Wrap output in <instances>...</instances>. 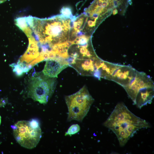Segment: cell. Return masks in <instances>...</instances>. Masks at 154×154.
<instances>
[{
  "instance_id": "6da1fadb",
  "label": "cell",
  "mask_w": 154,
  "mask_h": 154,
  "mask_svg": "<svg viewBox=\"0 0 154 154\" xmlns=\"http://www.w3.org/2000/svg\"><path fill=\"white\" fill-rule=\"evenodd\" d=\"M60 16L40 19L27 17L25 23L34 35L31 39L39 46L52 50L56 45L64 43L68 38L70 20Z\"/></svg>"
},
{
  "instance_id": "7a4b0ae2",
  "label": "cell",
  "mask_w": 154,
  "mask_h": 154,
  "mask_svg": "<svg viewBox=\"0 0 154 154\" xmlns=\"http://www.w3.org/2000/svg\"><path fill=\"white\" fill-rule=\"evenodd\" d=\"M103 125L115 134L121 147L139 130L150 127L148 122L135 115L122 102L116 105Z\"/></svg>"
},
{
  "instance_id": "3957f363",
  "label": "cell",
  "mask_w": 154,
  "mask_h": 154,
  "mask_svg": "<svg viewBox=\"0 0 154 154\" xmlns=\"http://www.w3.org/2000/svg\"><path fill=\"white\" fill-rule=\"evenodd\" d=\"M56 78L36 72L29 78L26 91L27 96L41 104H45L52 95L57 84Z\"/></svg>"
},
{
  "instance_id": "277c9868",
  "label": "cell",
  "mask_w": 154,
  "mask_h": 154,
  "mask_svg": "<svg viewBox=\"0 0 154 154\" xmlns=\"http://www.w3.org/2000/svg\"><path fill=\"white\" fill-rule=\"evenodd\" d=\"M65 100L68 109L67 121L81 122L88 113L94 99L85 85L75 93L66 96Z\"/></svg>"
},
{
  "instance_id": "5b68a950",
  "label": "cell",
  "mask_w": 154,
  "mask_h": 154,
  "mask_svg": "<svg viewBox=\"0 0 154 154\" xmlns=\"http://www.w3.org/2000/svg\"><path fill=\"white\" fill-rule=\"evenodd\" d=\"M14 136L21 146L28 149L35 148L41 137L39 123L36 119L17 121L12 126Z\"/></svg>"
},
{
  "instance_id": "8992f818",
  "label": "cell",
  "mask_w": 154,
  "mask_h": 154,
  "mask_svg": "<svg viewBox=\"0 0 154 154\" xmlns=\"http://www.w3.org/2000/svg\"><path fill=\"white\" fill-rule=\"evenodd\" d=\"M102 60L97 56L90 58L76 59L69 64L81 75L96 78Z\"/></svg>"
},
{
  "instance_id": "52a82bcc",
  "label": "cell",
  "mask_w": 154,
  "mask_h": 154,
  "mask_svg": "<svg viewBox=\"0 0 154 154\" xmlns=\"http://www.w3.org/2000/svg\"><path fill=\"white\" fill-rule=\"evenodd\" d=\"M154 86L151 77L142 72L137 71L136 76L127 86L123 87L133 102L137 94L144 88Z\"/></svg>"
},
{
  "instance_id": "ba28073f",
  "label": "cell",
  "mask_w": 154,
  "mask_h": 154,
  "mask_svg": "<svg viewBox=\"0 0 154 154\" xmlns=\"http://www.w3.org/2000/svg\"><path fill=\"white\" fill-rule=\"evenodd\" d=\"M137 70L130 65L120 64L111 76L113 81L123 87L127 86L135 77Z\"/></svg>"
},
{
  "instance_id": "9c48e42d",
  "label": "cell",
  "mask_w": 154,
  "mask_h": 154,
  "mask_svg": "<svg viewBox=\"0 0 154 154\" xmlns=\"http://www.w3.org/2000/svg\"><path fill=\"white\" fill-rule=\"evenodd\" d=\"M68 62L60 57L49 58L46 60L42 73L52 78H57L59 74L69 66Z\"/></svg>"
},
{
  "instance_id": "30bf717a",
  "label": "cell",
  "mask_w": 154,
  "mask_h": 154,
  "mask_svg": "<svg viewBox=\"0 0 154 154\" xmlns=\"http://www.w3.org/2000/svg\"><path fill=\"white\" fill-rule=\"evenodd\" d=\"M120 65L103 60L100 69V78L110 80L111 76Z\"/></svg>"
},
{
  "instance_id": "8fae6325",
  "label": "cell",
  "mask_w": 154,
  "mask_h": 154,
  "mask_svg": "<svg viewBox=\"0 0 154 154\" xmlns=\"http://www.w3.org/2000/svg\"><path fill=\"white\" fill-rule=\"evenodd\" d=\"M80 128L78 124H74L71 125L68 129L67 131L66 132L65 135H70L75 134L78 133L80 130Z\"/></svg>"
},
{
  "instance_id": "7c38bea8",
  "label": "cell",
  "mask_w": 154,
  "mask_h": 154,
  "mask_svg": "<svg viewBox=\"0 0 154 154\" xmlns=\"http://www.w3.org/2000/svg\"><path fill=\"white\" fill-rule=\"evenodd\" d=\"M61 12L63 15L66 17L69 16L71 13L70 9L66 7L63 8Z\"/></svg>"
},
{
  "instance_id": "4fadbf2b",
  "label": "cell",
  "mask_w": 154,
  "mask_h": 154,
  "mask_svg": "<svg viewBox=\"0 0 154 154\" xmlns=\"http://www.w3.org/2000/svg\"><path fill=\"white\" fill-rule=\"evenodd\" d=\"M7 102V100L6 98L0 99V107L3 106L5 105Z\"/></svg>"
},
{
  "instance_id": "5bb4252c",
  "label": "cell",
  "mask_w": 154,
  "mask_h": 154,
  "mask_svg": "<svg viewBox=\"0 0 154 154\" xmlns=\"http://www.w3.org/2000/svg\"><path fill=\"white\" fill-rule=\"evenodd\" d=\"M96 19H95L94 21L91 20H89L88 23V26L90 27L94 26L95 25Z\"/></svg>"
},
{
  "instance_id": "9a60e30c",
  "label": "cell",
  "mask_w": 154,
  "mask_h": 154,
  "mask_svg": "<svg viewBox=\"0 0 154 154\" xmlns=\"http://www.w3.org/2000/svg\"><path fill=\"white\" fill-rule=\"evenodd\" d=\"M109 2L107 0H106V1H105V0L102 2V8L104 9L107 7L108 5H109Z\"/></svg>"
},
{
  "instance_id": "2e32d148",
  "label": "cell",
  "mask_w": 154,
  "mask_h": 154,
  "mask_svg": "<svg viewBox=\"0 0 154 154\" xmlns=\"http://www.w3.org/2000/svg\"><path fill=\"white\" fill-rule=\"evenodd\" d=\"M113 3L114 6L116 7L117 6L118 2L117 1L115 0L114 2Z\"/></svg>"
},
{
  "instance_id": "e0dca14e",
  "label": "cell",
  "mask_w": 154,
  "mask_h": 154,
  "mask_svg": "<svg viewBox=\"0 0 154 154\" xmlns=\"http://www.w3.org/2000/svg\"><path fill=\"white\" fill-rule=\"evenodd\" d=\"M118 13V11L116 9H114L113 12V15H115Z\"/></svg>"
},
{
  "instance_id": "ac0fdd59",
  "label": "cell",
  "mask_w": 154,
  "mask_h": 154,
  "mask_svg": "<svg viewBox=\"0 0 154 154\" xmlns=\"http://www.w3.org/2000/svg\"><path fill=\"white\" fill-rule=\"evenodd\" d=\"M7 0H0V4L2 3Z\"/></svg>"
},
{
  "instance_id": "d6986e66",
  "label": "cell",
  "mask_w": 154,
  "mask_h": 154,
  "mask_svg": "<svg viewBox=\"0 0 154 154\" xmlns=\"http://www.w3.org/2000/svg\"><path fill=\"white\" fill-rule=\"evenodd\" d=\"M1 116H0V124H1ZM1 133L0 132V134Z\"/></svg>"
}]
</instances>
